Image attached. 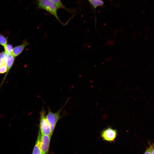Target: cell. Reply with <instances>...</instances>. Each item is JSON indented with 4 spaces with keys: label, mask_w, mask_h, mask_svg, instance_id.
Returning a JSON list of instances; mask_svg holds the SVG:
<instances>
[{
    "label": "cell",
    "mask_w": 154,
    "mask_h": 154,
    "mask_svg": "<svg viewBox=\"0 0 154 154\" xmlns=\"http://www.w3.org/2000/svg\"><path fill=\"white\" fill-rule=\"evenodd\" d=\"M30 44L27 39H25L21 44L13 48L12 54L15 57L18 56L22 52L25 48Z\"/></svg>",
    "instance_id": "obj_7"
},
{
    "label": "cell",
    "mask_w": 154,
    "mask_h": 154,
    "mask_svg": "<svg viewBox=\"0 0 154 154\" xmlns=\"http://www.w3.org/2000/svg\"><path fill=\"white\" fill-rule=\"evenodd\" d=\"M62 109V108H61L56 112L53 113L48 109V113L46 117L50 126L52 134L57 122L61 118L60 113Z\"/></svg>",
    "instance_id": "obj_3"
},
{
    "label": "cell",
    "mask_w": 154,
    "mask_h": 154,
    "mask_svg": "<svg viewBox=\"0 0 154 154\" xmlns=\"http://www.w3.org/2000/svg\"><path fill=\"white\" fill-rule=\"evenodd\" d=\"M117 132L116 130L108 128L104 130L101 133V136L104 140L112 142L116 137Z\"/></svg>",
    "instance_id": "obj_4"
},
{
    "label": "cell",
    "mask_w": 154,
    "mask_h": 154,
    "mask_svg": "<svg viewBox=\"0 0 154 154\" xmlns=\"http://www.w3.org/2000/svg\"><path fill=\"white\" fill-rule=\"evenodd\" d=\"M5 53L4 51L0 53V66L5 63Z\"/></svg>",
    "instance_id": "obj_13"
},
{
    "label": "cell",
    "mask_w": 154,
    "mask_h": 154,
    "mask_svg": "<svg viewBox=\"0 0 154 154\" xmlns=\"http://www.w3.org/2000/svg\"><path fill=\"white\" fill-rule=\"evenodd\" d=\"M41 137V134L39 130L36 142L32 151V154H41L40 149Z\"/></svg>",
    "instance_id": "obj_8"
},
{
    "label": "cell",
    "mask_w": 154,
    "mask_h": 154,
    "mask_svg": "<svg viewBox=\"0 0 154 154\" xmlns=\"http://www.w3.org/2000/svg\"><path fill=\"white\" fill-rule=\"evenodd\" d=\"M8 38V37L0 33V44L4 46L7 43Z\"/></svg>",
    "instance_id": "obj_10"
},
{
    "label": "cell",
    "mask_w": 154,
    "mask_h": 154,
    "mask_svg": "<svg viewBox=\"0 0 154 154\" xmlns=\"http://www.w3.org/2000/svg\"><path fill=\"white\" fill-rule=\"evenodd\" d=\"M56 6L58 9L60 8H63L65 9H66L64 7L62 4L60 0H50Z\"/></svg>",
    "instance_id": "obj_12"
},
{
    "label": "cell",
    "mask_w": 154,
    "mask_h": 154,
    "mask_svg": "<svg viewBox=\"0 0 154 154\" xmlns=\"http://www.w3.org/2000/svg\"><path fill=\"white\" fill-rule=\"evenodd\" d=\"M51 136L48 135H42L40 143L41 154L47 153L50 147Z\"/></svg>",
    "instance_id": "obj_5"
},
{
    "label": "cell",
    "mask_w": 154,
    "mask_h": 154,
    "mask_svg": "<svg viewBox=\"0 0 154 154\" xmlns=\"http://www.w3.org/2000/svg\"><path fill=\"white\" fill-rule=\"evenodd\" d=\"M7 68L5 63L0 66V74H3L7 72Z\"/></svg>",
    "instance_id": "obj_14"
},
{
    "label": "cell",
    "mask_w": 154,
    "mask_h": 154,
    "mask_svg": "<svg viewBox=\"0 0 154 154\" xmlns=\"http://www.w3.org/2000/svg\"><path fill=\"white\" fill-rule=\"evenodd\" d=\"M38 6L39 8L45 10L52 15L61 22L57 13L58 9L55 5L50 0H39Z\"/></svg>",
    "instance_id": "obj_2"
},
{
    "label": "cell",
    "mask_w": 154,
    "mask_h": 154,
    "mask_svg": "<svg viewBox=\"0 0 154 154\" xmlns=\"http://www.w3.org/2000/svg\"><path fill=\"white\" fill-rule=\"evenodd\" d=\"M45 111L42 108L40 114L39 129L42 135H48L51 137L52 134L45 115Z\"/></svg>",
    "instance_id": "obj_1"
},
{
    "label": "cell",
    "mask_w": 154,
    "mask_h": 154,
    "mask_svg": "<svg viewBox=\"0 0 154 154\" xmlns=\"http://www.w3.org/2000/svg\"><path fill=\"white\" fill-rule=\"evenodd\" d=\"M5 64L7 68V71L3 78L0 85V87L2 86L10 70L13 66L15 60V57L11 54H7L5 53Z\"/></svg>",
    "instance_id": "obj_6"
},
{
    "label": "cell",
    "mask_w": 154,
    "mask_h": 154,
    "mask_svg": "<svg viewBox=\"0 0 154 154\" xmlns=\"http://www.w3.org/2000/svg\"><path fill=\"white\" fill-rule=\"evenodd\" d=\"M4 52L7 54H11L13 48L12 44H7L3 47Z\"/></svg>",
    "instance_id": "obj_11"
},
{
    "label": "cell",
    "mask_w": 154,
    "mask_h": 154,
    "mask_svg": "<svg viewBox=\"0 0 154 154\" xmlns=\"http://www.w3.org/2000/svg\"><path fill=\"white\" fill-rule=\"evenodd\" d=\"M91 5L95 9L98 7L103 6L104 4L102 0H88Z\"/></svg>",
    "instance_id": "obj_9"
}]
</instances>
